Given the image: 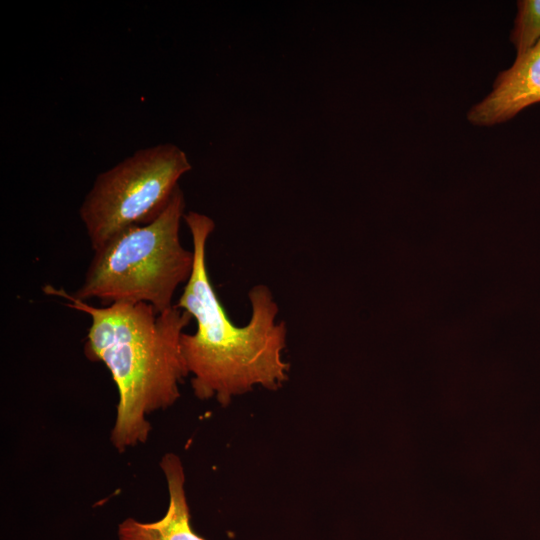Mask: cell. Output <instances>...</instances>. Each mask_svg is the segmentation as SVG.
I'll list each match as a JSON object with an SVG mask.
<instances>
[{
    "instance_id": "cell-1",
    "label": "cell",
    "mask_w": 540,
    "mask_h": 540,
    "mask_svg": "<svg viewBox=\"0 0 540 540\" xmlns=\"http://www.w3.org/2000/svg\"><path fill=\"white\" fill-rule=\"evenodd\" d=\"M192 237L194 263L189 280L175 304L196 321V331L183 333L181 351L192 375L194 395L213 397L222 406L255 386L278 390L288 379L290 364L282 353L287 326L276 321L279 308L270 289L253 286L248 298L251 316L244 326L227 315L210 281L206 245L215 223L207 215L190 211L184 215Z\"/></svg>"
},
{
    "instance_id": "cell-2",
    "label": "cell",
    "mask_w": 540,
    "mask_h": 540,
    "mask_svg": "<svg viewBox=\"0 0 540 540\" xmlns=\"http://www.w3.org/2000/svg\"><path fill=\"white\" fill-rule=\"evenodd\" d=\"M43 292L90 317L84 353L107 367L118 391L113 446L124 452L145 443L151 431L147 416L171 407L189 375L181 337L192 317L175 304L163 312L147 303L97 307L63 288L45 285Z\"/></svg>"
},
{
    "instance_id": "cell-3",
    "label": "cell",
    "mask_w": 540,
    "mask_h": 540,
    "mask_svg": "<svg viewBox=\"0 0 540 540\" xmlns=\"http://www.w3.org/2000/svg\"><path fill=\"white\" fill-rule=\"evenodd\" d=\"M185 199L178 186L165 210L152 222L130 227L113 237L94 255L83 282L70 294L103 305L147 303L157 312L173 307V296L190 278L193 250L180 240Z\"/></svg>"
},
{
    "instance_id": "cell-4",
    "label": "cell",
    "mask_w": 540,
    "mask_h": 540,
    "mask_svg": "<svg viewBox=\"0 0 540 540\" xmlns=\"http://www.w3.org/2000/svg\"><path fill=\"white\" fill-rule=\"evenodd\" d=\"M190 170L186 153L165 143L139 149L98 174L79 208L92 250L130 227L154 221Z\"/></svg>"
},
{
    "instance_id": "cell-5",
    "label": "cell",
    "mask_w": 540,
    "mask_h": 540,
    "mask_svg": "<svg viewBox=\"0 0 540 540\" xmlns=\"http://www.w3.org/2000/svg\"><path fill=\"white\" fill-rule=\"evenodd\" d=\"M539 103L540 42L497 75L491 91L469 109L467 120L479 127L499 125Z\"/></svg>"
},
{
    "instance_id": "cell-6",
    "label": "cell",
    "mask_w": 540,
    "mask_h": 540,
    "mask_svg": "<svg viewBox=\"0 0 540 540\" xmlns=\"http://www.w3.org/2000/svg\"><path fill=\"white\" fill-rule=\"evenodd\" d=\"M160 466L169 494L165 515L148 523L133 518L125 519L118 527L119 540H205L193 531L190 524L181 459L176 454L168 453L162 457Z\"/></svg>"
},
{
    "instance_id": "cell-7",
    "label": "cell",
    "mask_w": 540,
    "mask_h": 540,
    "mask_svg": "<svg viewBox=\"0 0 540 540\" xmlns=\"http://www.w3.org/2000/svg\"><path fill=\"white\" fill-rule=\"evenodd\" d=\"M510 41L519 56L540 42V0L517 1Z\"/></svg>"
}]
</instances>
